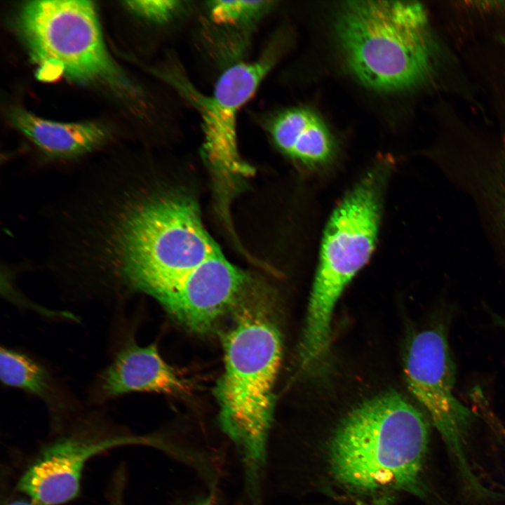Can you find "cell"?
I'll use <instances>...</instances> for the list:
<instances>
[{
    "label": "cell",
    "instance_id": "e0dca14e",
    "mask_svg": "<svg viewBox=\"0 0 505 505\" xmlns=\"http://www.w3.org/2000/svg\"><path fill=\"white\" fill-rule=\"evenodd\" d=\"M123 483L124 482L123 476L116 478L115 485L114 487V489L111 497L110 505H123Z\"/></svg>",
    "mask_w": 505,
    "mask_h": 505
},
{
    "label": "cell",
    "instance_id": "7c38bea8",
    "mask_svg": "<svg viewBox=\"0 0 505 505\" xmlns=\"http://www.w3.org/2000/svg\"><path fill=\"white\" fill-rule=\"evenodd\" d=\"M12 123L43 153L60 159L86 154L107 140V130L91 122L60 123L38 117L22 109L10 112Z\"/></svg>",
    "mask_w": 505,
    "mask_h": 505
},
{
    "label": "cell",
    "instance_id": "d6986e66",
    "mask_svg": "<svg viewBox=\"0 0 505 505\" xmlns=\"http://www.w3.org/2000/svg\"><path fill=\"white\" fill-rule=\"evenodd\" d=\"M188 505H213V499L210 495L192 501Z\"/></svg>",
    "mask_w": 505,
    "mask_h": 505
},
{
    "label": "cell",
    "instance_id": "30bf717a",
    "mask_svg": "<svg viewBox=\"0 0 505 505\" xmlns=\"http://www.w3.org/2000/svg\"><path fill=\"white\" fill-rule=\"evenodd\" d=\"M101 389L107 397L132 392L184 393L188 385L159 354L155 344L128 343L102 375Z\"/></svg>",
    "mask_w": 505,
    "mask_h": 505
},
{
    "label": "cell",
    "instance_id": "52a82bcc",
    "mask_svg": "<svg viewBox=\"0 0 505 505\" xmlns=\"http://www.w3.org/2000/svg\"><path fill=\"white\" fill-rule=\"evenodd\" d=\"M249 276L219 252L151 295L186 327L210 330L250 289Z\"/></svg>",
    "mask_w": 505,
    "mask_h": 505
},
{
    "label": "cell",
    "instance_id": "ffe728a7",
    "mask_svg": "<svg viewBox=\"0 0 505 505\" xmlns=\"http://www.w3.org/2000/svg\"><path fill=\"white\" fill-rule=\"evenodd\" d=\"M5 505H37L34 502H33L32 500L27 501V500H15L12 501L11 502L7 503Z\"/></svg>",
    "mask_w": 505,
    "mask_h": 505
},
{
    "label": "cell",
    "instance_id": "9c48e42d",
    "mask_svg": "<svg viewBox=\"0 0 505 505\" xmlns=\"http://www.w3.org/2000/svg\"><path fill=\"white\" fill-rule=\"evenodd\" d=\"M274 62V57L267 55L257 61L235 64L221 74L211 96L198 100L205 149L214 163L224 166L239 163L236 148L238 113L252 97Z\"/></svg>",
    "mask_w": 505,
    "mask_h": 505
},
{
    "label": "cell",
    "instance_id": "4fadbf2b",
    "mask_svg": "<svg viewBox=\"0 0 505 505\" xmlns=\"http://www.w3.org/2000/svg\"><path fill=\"white\" fill-rule=\"evenodd\" d=\"M448 175L489 217L505 246V158L459 168Z\"/></svg>",
    "mask_w": 505,
    "mask_h": 505
},
{
    "label": "cell",
    "instance_id": "ba28073f",
    "mask_svg": "<svg viewBox=\"0 0 505 505\" xmlns=\"http://www.w3.org/2000/svg\"><path fill=\"white\" fill-rule=\"evenodd\" d=\"M156 444L153 438L67 437L46 447L25 471L18 489L37 505H60L76 498L84 466L93 457L130 445Z\"/></svg>",
    "mask_w": 505,
    "mask_h": 505
},
{
    "label": "cell",
    "instance_id": "ac0fdd59",
    "mask_svg": "<svg viewBox=\"0 0 505 505\" xmlns=\"http://www.w3.org/2000/svg\"><path fill=\"white\" fill-rule=\"evenodd\" d=\"M366 505H391V498L387 496L380 497Z\"/></svg>",
    "mask_w": 505,
    "mask_h": 505
},
{
    "label": "cell",
    "instance_id": "8fae6325",
    "mask_svg": "<svg viewBox=\"0 0 505 505\" xmlns=\"http://www.w3.org/2000/svg\"><path fill=\"white\" fill-rule=\"evenodd\" d=\"M269 132L279 149L309 168L328 163L335 154V142L323 121L302 107L287 109L271 122Z\"/></svg>",
    "mask_w": 505,
    "mask_h": 505
},
{
    "label": "cell",
    "instance_id": "3957f363",
    "mask_svg": "<svg viewBox=\"0 0 505 505\" xmlns=\"http://www.w3.org/2000/svg\"><path fill=\"white\" fill-rule=\"evenodd\" d=\"M335 27L349 69L372 89L410 90L432 72L434 44L426 11L419 2H345Z\"/></svg>",
    "mask_w": 505,
    "mask_h": 505
},
{
    "label": "cell",
    "instance_id": "5b68a950",
    "mask_svg": "<svg viewBox=\"0 0 505 505\" xmlns=\"http://www.w3.org/2000/svg\"><path fill=\"white\" fill-rule=\"evenodd\" d=\"M17 25L45 79L65 75L128 90L106 48L96 11L89 1H32L22 6Z\"/></svg>",
    "mask_w": 505,
    "mask_h": 505
},
{
    "label": "cell",
    "instance_id": "5bb4252c",
    "mask_svg": "<svg viewBox=\"0 0 505 505\" xmlns=\"http://www.w3.org/2000/svg\"><path fill=\"white\" fill-rule=\"evenodd\" d=\"M0 377L7 386L22 389L46 398L50 393L46 370L34 359L13 349L1 348Z\"/></svg>",
    "mask_w": 505,
    "mask_h": 505
},
{
    "label": "cell",
    "instance_id": "277c9868",
    "mask_svg": "<svg viewBox=\"0 0 505 505\" xmlns=\"http://www.w3.org/2000/svg\"><path fill=\"white\" fill-rule=\"evenodd\" d=\"M389 163L382 160L369 169L339 203L326 224L299 345L304 367L314 366L325 356L335 306L375 248Z\"/></svg>",
    "mask_w": 505,
    "mask_h": 505
},
{
    "label": "cell",
    "instance_id": "8992f818",
    "mask_svg": "<svg viewBox=\"0 0 505 505\" xmlns=\"http://www.w3.org/2000/svg\"><path fill=\"white\" fill-rule=\"evenodd\" d=\"M405 375L411 393L426 410L465 485L477 494H483L485 489L473 474L465 452L466 435L475 415L454 394V363L444 325L413 337Z\"/></svg>",
    "mask_w": 505,
    "mask_h": 505
},
{
    "label": "cell",
    "instance_id": "7a4b0ae2",
    "mask_svg": "<svg viewBox=\"0 0 505 505\" xmlns=\"http://www.w3.org/2000/svg\"><path fill=\"white\" fill-rule=\"evenodd\" d=\"M429 432L425 417L400 394H379L354 408L337 426L328 448L331 473L353 492L422 496Z\"/></svg>",
    "mask_w": 505,
    "mask_h": 505
},
{
    "label": "cell",
    "instance_id": "9a60e30c",
    "mask_svg": "<svg viewBox=\"0 0 505 505\" xmlns=\"http://www.w3.org/2000/svg\"><path fill=\"white\" fill-rule=\"evenodd\" d=\"M269 1L217 0L210 1L208 10L213 22L220 25H238L250 22L271 6Z\"/></svg>",
    "mask_w": 505,
    "mask_h": 505
},
{
    "label": "cell",
    "instance_id": "2e32d148",
    "mask_svg": "<svg viewBox=\"0 0 505 505\" xmlns=\"http://www.w3.org/2000/svg\"><path fill=\"white\" fill-rule=\"evenodd\" d=\"M126 3L139 15L157 22L170 20L182 7L180 1L174 0H140Z\"/></svg>",
    "mask_w": 505,
    "mask_h": 505
},
{
    "label": "cell",
    "instance_id": "6da1fadb",
    "mask_svg": "<svg viewBox=\"0 0 505 505\" xmlns=\"http://www.w3.org/2000/svg\"><path fill=\"white\" fill-rule=\"evenodd\" d=\"M235 309L223 337L224 371L215 396L222 429L234 444L253 485L266 462L281 341L260 290L251 288Z\"/></svg>",
    "mask_w": 505,
    "mask_h": 505
}]
</instances>
